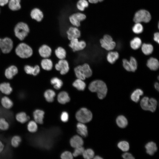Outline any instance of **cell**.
Instances as JSON below:
<instances>
[{"label":"cell","instance_id":"1","mask_svg":"<svg viewBox=\"0 0 159 159\" xmlns=\"http://www.w3.org/2000/svg\"><path fill=\"white\" fill-rule=\"evenodd\" d=\"M91 92H96L98 97L103 99L106 96L107 92V86L104 82L100 79L92 81L87 87Z\"/></svg>","mask_w":159,"mask_h":159},{"label":"cell","instance_id":"2","mask_svg":"<svg viewBox=\"0 0 159 159\" xmlns=\"http://www.w3.org/2000/svg\"><path fill=\"white\" fill-rule=\"evenodd\" d=\"M15 52L18 56L22 59L31 57L33 53L32 47L24 43L19 44L16 47Z\"/></svg>","mask_w":159,"mask_h":159},{"label":"cell","instance_id":"3","mask_svg":"<svg viewBox=\"0 0 159 159\" xmlns=\"http://www.w3.org/2000/svg\"><path fill=\"white\" fill-rule=\"evenodd\" d=\"M29 32V26L23 22L18 23L14 29V32L16 37L20 40H23L27 36Z\"/></svg>","mask_w":159,"mask_h":159},{"label":"cell","instance_id":"4","mask_svg":"<svg viewBox=\"0 0 159 159\" xmlns=\"http://www.w3.org/2000/svg\"><path fill=\"white\" fill-rule=\"evenodd\" d=\"M157 102L153 98L150 99L147 97H144L141 100L140 105L142 108L145 110L153 112L156 110Z\"/></svg>","mask_w":159,"mask_h":159},{"label":"cell","instance_id":"5","mask_svg":"<svg viewBox=\"0 0 159 159\" xmlns=\"http://www.w3.org/2000/svg\"><path fill=\"white\" fill-rule=\"evenodd\" d=\"M151 16L147 10L142 9L137 11L135 14L133 20L135 23H148L151 20Z\"/></svg>","mask_w":159,"mask_h":159},{"label":"cell","instance_id":"6","mask_svg":"<svg viewBox=\"0 0 159 159\" xmlns=\"http://www.w3.org/2000/svg\"><path fill=\"white\" fill-rule=\"evenodd\" d=\"M77 120L80 122L83 123L90 122L92 118L91 112L85 108H82L76 114Z\"/></svg>","mask_w":159,"mask_h":159},{"label":"cell","instance_id":"7","mask_svg":"<svg viewBox=\"0 0 159 159\" xmlns=\"http://www.w3.org/2000/svg\"><path fill=\"white\" fill-rule=\"evenodd\" d=\"M68 46L72 52H75L84 49L86 47L87 43L83 40L76 38L69 41Z\"/></svg>","mask_w":159,"mask_h":159},{"label":"cell","instance_id":"8","mask_svg":"<svg viewBox=\"0 0 159 159\" xmlns=\"http://www.w3.org/2000/svg\"><path fill=\"white\" fill-rule=\"evenodd\" d=\"M54 67L61 75L67 74L70 69L69 63L66 59H59L57 62L54 65Z\"/></svg>","mask_w":159,"mask_h":159},{"label":"cell","instance_id":"9","mask_svg":"<svg viewBox=\"0 0 159 159\" xmlns=\"http://www.w3.org/2000/svg\"><path fill=\"white\" fill-rule=\"evenodd\" d=\"M86 18L85 14L78 12L71 15L69 17V20L73 26L78 27L81 25L80 22L85 20Z\"/></svg>","mask_w":159,"mask_h":159},{"label":"cell","instance_id":"10","mask_svg":"<svg viewBox=\"0 0 159 159\" xmlns=\"http://www.w3.org/2000/svg\"><path fill=\"white\" fill-rule=\"evenodd\" d=\"M13 47V43L10 38L6 37L1 39L0 49L4 54L9 53L12 50Z\"/></svg>","mask_w":159,"mask_h":159},{"label":"cell","instance_id":"11","mask_svg":"<svg viewBox=\"0 0 159 159\" xmlns=\"http://www.w3.org/2000/svg\"><path fill=\"white\" fill-rule=\"evenodd\" d=\"M68 39L71 40L74 39L80 38L81 36L80 31L77 28L74 26L69 27L66 32Z\"/></svg>","mask_w":159,"mask_h":159},{"label":"cell","instance_id":"12","mask_svg":"<svg viewBox=\"0 0 159 159\" xmlns=\"http://www.w3.org/2000/svg\"><path fill=\"white\" fill-rule=\"evenodd\" d=\"M38 52L40 56L42 58H49L51 55L52 50L47 44H43L39 47Z\"/></svg>","mask_w":159,"mask_h":159},{"label":"cell","instance_id":"13","mask_svg":"<svg viewBox=\"0 0 159 159\" xmlns=\"http://www.w3.org/2000/svg\"><path fill=\"white\" fill-rule=\"evenodd\" d=\"M81 72L84 77L89 78L92 76L93 71L90 65L87 63H85L80 64Z\"/></svg>","mask_w":159,"mask_h":159},{"label":"cell","instance_id":"14","mask_svg":"<svg viewBox=\"0 0 159 159\" xmlns=\"http://www.w3.org/2000/svg\"><path fill=\"white\" fill-rule=\"evenodd\" d=\"M58 102L61 104H65L70 100L69 93L66 91L62 90L59 91L57 97Z\"/></svg>","mask_w":159,"mask_h":159},{"label":"cell","instance_id":"15","mask_svg":"<svg viewBox=\"0 0 159 159\" xmlns=\"http://www.w3.org/2000/svg\"><path fill=\"white\" fill-rule=\"evenodd\" d=\"M40 65L42 69L47 71L51 70L54 67L53 61L50 58H42L41 60Z\"/></svg>","mask_w":159,"mask_h":159},{"label":"cell","instance_id":"16","mask_svg":"<svg viewBox=\"0 0 159 159\" xmlns=\"http://www.w3.org/2000/svg\"><path fill=\"white\" fill-rule=\"evenodd\" d=\"M44 112L39 109H36L33 112L32 116L34 120L37 124H42L43 122Z\"/></svg>","mask_w":159,"mask_h":159},{"label":"cell","instance_id":"17","mask_svg":"<svg viewBox=\"0 0 159 159\" xmlns=\"http://www.w3.org/2000/svg\"><path fill=\"white\" fill-rule=\"evenodd\" d=\"M18 70L17 67L15 65H12L5 69L4 75L7 79L11 80L18 73Z\"/></svg>","mask_w":159,"mask_h":159},{"label":"cell","instance_id":"18","mask_svg":"<svg viewBox=\"0 0 159 159\" xmlns=\"http://www.w3.org/2000/svg\"><path fill=\"white\" fill-rule=\"evenodd\" d=\"M72 86L79 91H83L86 89V84L85 80L78 79H76L72 83Z\"/></svg>","mask_w":159,"mask_h":159},{"label":"cell","instance_id":"19","mask_svg":"<svg viewBox=\"0 0 159 159\" xmlns=\"http://www.w3.org/2000/svg\"><path fill=\"white\" fill-rule=\"evenodd\" d=\"M31 18L38 22L42 21L44 18V14L42 11L38 8L33 9L30 13Z\"/></svg>","mask_w":159,"mask_h":159},{"label":"cell","instance_id":"20","mask_svg":"<svg viewBox=\"0 0 159 159\" xmlns=\"http://www.w3.org/2000/svg\"><path fill=\"white\" fill-rule=\"evenodd\" d=\"M50 82L55 91L59 90L63 85L62 80L57 77H52L50 80Z\"/></svg>","mask_w":159,"mask_h":159},{"label":"cell","instance_id":"21","mask_svg":"<svg viewBox=\"0 0 159 159\" xmlns=\"http://www.w3.org/2000/svg\"><path fill=\"white\" fill-rule=\"evenodd\" d=\"M15 118L17 122L22 124L27 122L30 120L29 116L24 111L16 113Z\"/></svg>","mask_w":159,"mask_h":159},{"label":"cell","instance_id":"22","mask_svg":"<svg viewBox=\"0 0 159 159\" xmlns=\"http://www.w3.org/2000/svg\"><path fill=\"white\" fill-rule=\"evenodd\" d=\"M56 95V93L55 90L50 88L45 90L43 94L45 99L46 101L49 102H52L54 101Z\"/></svg>","mask_w":159,"mask_h":159},{"label":"cell","instance_id":"23","mask_svg":"<svg viewBox=\"0 0 159 159\" xmlns=\"http://www.w3.org/2000/svg\"><path fill=\"white\" fill-rule=\"evenodd\" d=\"M70 143L72 147L75 148L82 146L84 141L82 138L80 136L75 135L73 136L70 140Z\"/></svg>","mask_w":159,"mask_h":159},{"label":"cell","instance_id":"24","mask_svg":"<svg viewBox=\"0 0 159 159\" xmlns=\"http://www.w3.org/2000/svg\"><path fill=\"white\" fill-rule=\"evenodd\" d=\"M1 103L2 107L7 110L11 109L14 105V102L12 100L7 96H4L1 98Z\"/></svg>","mask_w":159,"mask_h":159},{"label":"cell","instance_id":"25","mask_svg":"<svg viewBox=\"0 0 159 159\" xmlns=\"http://www.w3.org/2000/svg\"><path fill=\"white\" fill-rule=\"evenodd\" d=\"M146 65L151 70L155 71L159 68V62L157 59L152 57L148 60Z\"/></svg>","mask_w":159,"mask_h":159},{"label":"cell","instance_id":"26","mask_svg":"<svg viewBox=\"0 0 159 159\" xmlns=\"http://www.w3.org/2000/svg\"><path fill=\"white\" fill-rule=\"evenodd\" d=\"M54 53L56 57L59 59H65L67 54L66 49L61 46L57 47L54 51Z\"/></svg>","mask_w":159,"mask_h":159},{"label":"cell","instance_id":"27","mask_svg":"<svg viewBox=\"0 0 159 159\" xmlns=\"http://www.w3.org/2000/svg\"><path fill=\"white\" fill-rule=\"evenodd\" d=\"M13 91V89L9 82H4L0 84V91L6 95L10 94Z\"/></svg>","mask_w":159,"mask_h":159},{"label":"cell","instance_id":"28","mask_svg":"<svg viewBox=\"0 0 159 159\" xmlns=\"http://www.w3.org/2000/svg\"><path fill=\"white\" fill-rule=\"evenodd\" d=\"M99 42L101 47L107 51H111L116 46V43L113 41L108 43L105 42L102 38L100 40Z\"/></svg>","mask_w":159,"mask_h":159},{"label":"cell","instance_id":"29","mask_svg":"<svg viewBox=\"0 0 159 159\" xmlns=\"http://www.w3.org/2000/svg\"><path fill=\"white\" fill-rule=\"evenodd\" d=\"M145 147L147 153L151 155H153L157 150L156 144L152 141L147 143L145 145Z\"/></svg>","mask_w":159,"mask_h":159},{"label":"cell","instance_id":"30","mask_svg":"<svg viewBox=\"0 0 159 159\" xmlns=\"http://www.w3.org/2000/svg\"><path fill=\"white\" fill-rule=\"evenodd\" d=\"M77 132L81 136L86 137L88 135L87 128L83 123L79 122L77 125Z\"/></svg>","mask_w":159,"mask_h":159},{"label":"cell","instance_id":"31","mask_svg":"<svg viewBox=\"0 0 159 159\" xmlns=\"http://www.w3.org/2000/svg\"><path fill=\"white\" fill-rule=\"evenodd\" d=\"M119 54L117 52L112 51L110 52L107 54V59L109 63L113 64L119 58Z\"/></svg>","mask_w":159,"mask_h":159},{"label":"cell","instance_id":"32","mask_svg":"<svg viewBox=\"0 0 159 159\" xmlns=\"http://www.w3.org/2000/svg\"><path fill=\"white\" fill-rule=\"evenodd\" d=\"M116 121L117 126L121 128H125L128 124L127 118L122 115L118 116L116 118Z\"/></svg>","mask_w":159,"mask_h":159},{"label":"cell","instance_id":"33","mask_svg":"<svg viewBox=\"0 0 159 159\" xmlns=\"http://www.w3.org/2000/svg\"><path fill=\"white\" fill-rule=\"evenodd\" d=\"M26 128L29 132L31 133H35L38 130L37 123L34 120H29L27 124Z\"/></svg>","mask_w":159,"mask_h":159},{"label":"cell","instance_id":"34","mask_svg":"<svg viewBox=\"0 0 159 159\" xmlns=\"http://www.w3.org/2000/svg\"><path fill=\"white\" fill-rule=\"evenodd\" d=\"M141 49L144 54L148 55L152 53L153 50V47L151 44L143 43L141 46Z\"/></svg>","mask_w":159,"mask_h":159},{"label":"cell","instance_id":"35","mask_svg":"<svg viewBox=\"0 0 159 159\" xmlns=\"http://www.w3.org/2000/svg\"><path fill=\"white\" fill-rule=\"evenodd\" d=\"M143 94V92L142 90L137 89L131 94L130 96L131 99L133 102H137L139 100L140 96Z\"/></svg>","mask_w":159,"mask_h":159},{"label":"cell","instance_id":"36","mask_svg":"<svg viewBox=\"0 0 159 159\" xmlns=\"http://www.w3.org/2000/svg\"><path fill=\"white\" fill-rule=\"evenodd\" d=\"M21 0H9V7L12 11H17L21 8Z\"/></svg>","mask_w":159,"mask_h":159},{"label":"cell","instance_id":"37","mask_svg":"<svg viewBox=\"0 0 159 159\" xmlns=\"http://www.w3.org/2000/svg\"><path fill=\"white\" fill-rule=\"evenodd\" d=\"M132 49L134 50L138 49L142 45V41L139 37H136L133 38L130 42Z\"/></svg>","mask_w":159,"mask_h":159},{"label":"cell","instance_id":"38","mask_svg":"<svg viewBox=\"0 0 159 159\" xmlns=\"http://www.w3.org/2000/svg\"><path fill=\"white\" fill-rule=\"evenodd\" d=\"M21 141V138L20 136L14 135L11 139L10 144L13 147L16 148L20 145Z\"/></svg>","mask_w":159,"mask_h":159},{"label":"cell","instance_id":"39","mask_svg":"<svg viewBox=\"0 0 159 159\" xmlns=\"http://www.w3.org/2000/svg\"><path fill=\"white\" fill-rule=\"evenodd\" d=\"M89 5V3L87 0H79L76 4V7L79 11H83Z\"/></svg>","mask_w":159,"mask_h":159},{"label":"cell","instance_id":"40","mask_svg":"<svg viewBox=\"0 0 159 159\" xmlns=\"http://www.w3.org/2000/svg\"><path fill=\"white\" fill-rule=\"evenodd\" d=\"M132 28V32L135 34H138L142 33L143 30V27L140 23H135Z\"/></svg>","mask_w":159,"mask_h":159},{"label":"cell","instance_id":"41","mask_svg":"<svg viewBox=\"0 0 159 159\" xmlns=\"http://www.w3.org/2000/svg\"><path fill=\"white\" fill-rule=\"evenodd\" d=\"M118 147L122 151L126 152L129 149L130 146L129 143L125 140L119 142L117 144Z\"/></svg>","mask_w":159,"mask_h":159},{"label":"cell","instance_id":"42","mask_svg":"<svg viewBox=\"0 0 159 159\" xmlns=\"http://www.w3.org/2000/svg\"><path fill=\"white\" fill-rule=\"evenodd\" d=\"M9 127V124L8 121L4 118H0V130L6 131Z\"/></svg>","mask_w":159,"mask_h":159},{"label":"cell","instance_id":"43","mask_svg":"<svg viewBox=\"0 0 159 159\" xmlns=\"http://www.w3.org/2000/svg\"><path fill=\"white\" fill-rule=\"evenodd\" d=\"M94 154V152L92 149H88L84 150L82 155L84 158L90 159L93 158Z\"/></svg>","mask_w":159,"mask_h":159},{"label":"cell","instance_id":"44","mask_svg":"<svg viewBox=\"0 0 159 159\" xmlns=\"http://www.w3.org/2000/svg\"><path fill=\"white\" fill-rule=\"evenodd\" d=\"M129 61L131 67V71L135 72L138 67V63L134 57H131Z\"/></svg>","mask_w":159,"mask_h":159},{"label":"cell","instance_id":"45","mask_svg":"<svg viewBox=\"0 0 159 159\" xmlns=\"http://www.w3.org/2000/svg\"><path fill=\"white\" fill-rule=\"evenodd\" d=\"M85 149L82 146H80L75 148V150L72 154L74 157H76L79 155H82Z\"/></svg>","mask_w":159,"mask_h":159},{"label":"cell","instance_id":"46","mask_svg":"<svg viewBox=\"0 0 159 159\" xmlns=\"http://www.w3.org/2000/svg\"><path fill=\"white\" fill-rule=\"evenodd\" d=\"M73 157L72 154L68 151L64 152L61 155V158L62 159H72L73 158Z\"/></svg>","mask_w":159,"mask_h":159},{"label":"cell","instance_id":"47","mask_svg":"<svg viewBox=\"0 0 159 159\" xmlns=\"http://www.w3.org/2000/svg\"><path fill=\"white\" fill-rule=\"evenodd\" d=\"M122 65L124 69L127 71H131V69L129 61L126 59L122 60Z\"/></svg>","mask_w":159,"mask_h":159},{"label":"cell","instance_id":"48","mask_svg":"<svg viewBox=\"0 0 159 159\" xmlns=\"http://www.w3.org/2000/svg\"><path fill=\"white\" fill-rule=\"evenodd\" d=\"M41 71V67L38 64H36L33 67L32 75L34 76L38 75Z\"/></svg>","mask_w":159,"mask_h":159},{"label":"cell","instance_id":"49","mask_svg":"<svg viewBox=\"0 0 159 159\" xmlns=\"http://www.w3.org/2000/svg\"><path fill=\"white\" fill-rule=\"evenodd\" d=\"M33 67L30 65H26L25 66L24 69L25 72L27 74L32 75Z\"/></svg>","mask_w":159,"mask_h":159},{"label":"cell","instance_id":"50","mask_svg":"<svg viewBox=\"0 0 159 159\" xmlns=\"http://www.w3.org/2000/svg\"><path fill=\"white\" fill-rule=\"evenodd\" d=\"M60 118L62 121L66 122L69 119L68 114L66 112H63L61 115Z\"/></svg>","mask_w":159,"mask_h":159},{"label":"cell","instance_id":"51","mask_svg":"<svg viewBox=\"0 0 159 159\" xmlns=\"http://www.w3.org/2000/svg\"><path fill=\"white\" fill-rule=\"evenodd\" d=\"M103 39L106 42L109 43L113 41L112 37L108 34H106L103 36Z\"/></svg>","mask_w":159,"mask_h":159},{"label":"cell","instance_id":"52","mask_svg":"<svg viewBox=\"0 0 159 159\" xmlns=\"http://www.w3.org/2000/svg\"><path fill=\"white\" fill-rule=\"evenodd\" d=\"M122 157L125 159H134L135 158L130 153L126 152L122 155Z\"/></svg>","mask_w":159,"mask_h":159},{"label":"cell","instance_id":"53","mask_svg":"<svg viewBox=\"0 0 159 159\" xmlns=\"http://www.w3.org/2000/svg\"><path fill=\"white\" fill-rule=\"evenodd\" d=\"M154 40L157 43H159V33L158 32H155L154 34L153 37Z\"/></svg>","mask_w":159,"mask_h":159},{"label":"cell","instance_id":"54","mask_svg":"<svg viewBox=\"0 0 159 159\" xmlns=\"http://www.w3.org/2000/svg\"><path fill=\"white\" fill-rule=\"evenodd\" d=\"M4 145L3 142L0 140V154L4 150Z\"/></svg>","mask_w":159,"mask_h":159},{"label":"cell","instance_id":"55","mask_svg":"<svg viewBox=\"0 0 159 159\" xmlns=\"http://www.w3.org/2000/svg\"><path fill=\"white\" fill-rule=\"evenodd\" d=\"M9 0H0V6H3L7 4L9 2Z\"/></svg>","mask_w":159,"mask_h":159},{"label":"cell","instance_id":"56","mask_svg":"<svg viewBox=\"0 0 159 159\" xmlns=\"http://www.w3.org/2000/svg\"><path fill=\"white\" fill-rule=\"evenodd\" d=\"M89 3L95 4L99 2L98 0H87Z\"/></svg>","mask_w":159,"mask_h":159},{"label":"cell","instance_id":"57","mask_svg":"<svg viewBox=\"0 0 159 159\" xmlns=\"http://www.w3.org/2000/svg\"><path fill=\"white\" fill-rule=\"evenodd\" d=\"M154 87L155 89L158 91H159V85L158 83L156 82L154 84Z\"/></svg>","mask_w":159,"mask_h":159},{"label":"cell","instance_id":"58","mask_svg":"<svg viewBox=\"0 0 159 159\" xmlns=\"http://www.w3.org/2000/svg\"><path fill=\"white\" fill-rule=\"evenodd\" d=\"M94 159H102L103 158L100 156H99L98 155H97L95 156L94 158Z\"/></svg>","mask_w":159,"mask_h":159},{"label":"cell","instance_id":"59","mask_svg":"<svg viewBox=\"0 0 159 159\" xmlns=\"http://www.w3.org/2000/svg\"><path fill=\"white\" fill-rule=\"evenodd\" d=\"M104 0H98L99 2H101L103 1Z\"/></svg>","mask_w":159,"mask_h":159},{"label":"cell","instance_id":"60","mask_svg":"<svg viewBox=\"0 0 159 159\" xmlns=\"http://www.w3.org/2000/svg\"><path fill=\"white\" fill-rule=\"evenodd\" d=\"M1 38H0V50L1 42Z\"/></svg>","mask_w":159,"mask_h":159}]
</instances>
